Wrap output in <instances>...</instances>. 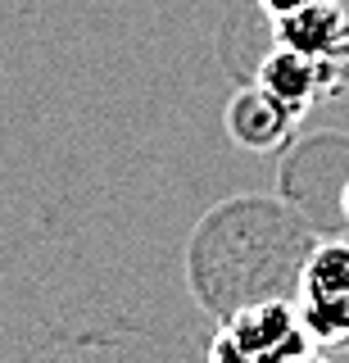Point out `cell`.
Instances as JSON below:
<instances>
[{
  "instance_id": "cell-6",
  "label": "cell",
  "mask_w": 349,
  "mask_h": 363,
  "mask_svg": "<svg viewBox=\"0 0 349 363\" xmlns=\"http://www.w3.org/2000/svg\"><path fill=\"white\" fill-rule=\"evenodd\" d=\"M268 5V14L281 18V14H290V9H299V5H309V0H263Z\"/></svg>"
},
{
  "instance_id": "cell-5",
  "label": "cell",
  "mask_w": 349,
  "mask_h": 363,
  "mask_svg": "<svg viewBox=\"0 0 349 363\" xmlns=\"http://www.w3.org/2000/svg\"><path fill=\"white\" fill-rule=\"evenodd\" d=\"M299 113L290 105H281L277 96H268L263 86L245 91V96L231 100L227 109V128L241 145H250V150H268V145H277L281 136L290 132V123H295Z\"/></svg>"
},
{
  "instance_id": "cell-8",
  "label": "cell",
  "mask_w": 349,
  "mask_h": 363,
  "mask_svg": "<svg viewBox=\"0 0 349 363\" xmlns=\"http://www.w3.org/2000/svg\"><path fill=\"white\" fill-rule=\"evenodd\" d=\"M295 363H318V359H309V354H304V359H295Z\"/></svg>"
},
{
  "instance_id": "cell-4",
  "label": "cell",
  "mask_w": 349,
  "mask_h": 363,
  "mask_svg": "<svg viewBox=\"0 0 349 363\" xmlns=\"http://www.w3.org/2000/svg\"><path fill=\"white\" fill-rule=\"evenodd\" d=\"M326 64L331 60H313V55H304V50L281 45V50L268 55L263 68H258V86H263L268 96H277L281 105H290L295 113H304V105L326 86Z\"/></svg>"
},
{
  "instance_id": "cell-1",
  "label": "cell",
  "mask_w": 349,
  "mask_h": 363,
  "mask_svg": "<svg viewBox=\"0 0 349 363\" xmlns=\"http://www.w3.org/2000/svg\"><path fill=\"white\" fill-rule=\"evenodd\" d=\"M299 323L318 345L349 340V245H322L299 272Z\"/></svg>"
},
{
  "instance_id": "cell-2",
  "label": "cell",
  "mask_w": 349,
  "mask_h": 363,
  "mask_svg": "<svg viewBox=\"0 0 349 363\" xmlns=\"http://www.w3.org/2000/svg\"><path fill=\"white\" fill-rule=\"evenodd\" d=\"M222 336L254 363H295L309 354V332H304L299 313L281 300H263V304L241 309Z\"/></svg>"
},
{
  "instance_id": "cell-7",
  "label": "cell",
  "mask_w": 349,
  "mask_h": 363,
  "mask_svg": "<svg viewBox=\"0 0 349 363\" xmlns=\"http://www.w3.org/2000/svg\"><path fill=\"white\" fill-rule=\"evenodd\" d=\"M341 209H345V218H349V182H345V196H341Z\"/></svg>"
},
{
  "instance_id": "cell-3",
  "label": "cell",
  "mask_w": 349,
  "mask_h": 363,
  "mask_svg": "<svg viewBox=\"0 0 349 363\" xmlns=\"http://www.w3.org/2000/svg\"><path fill=\"white\" fill-rule=\"evenodd\" d=\"M277 37L290 50H304L313 60H336L349 45V14L336 0H309L277 18Z\"/></svg>"
}]
</instances>
